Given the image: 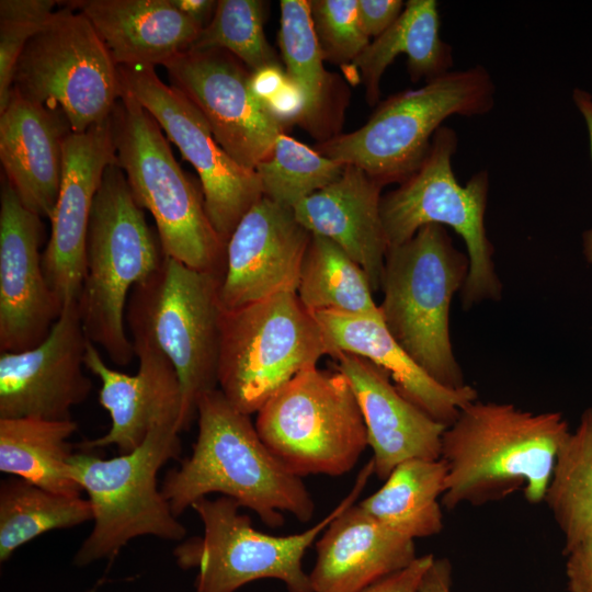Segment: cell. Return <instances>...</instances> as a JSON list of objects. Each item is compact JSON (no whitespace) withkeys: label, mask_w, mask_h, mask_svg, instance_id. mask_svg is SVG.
Listing matches in <instances>:
<instances>
[{"label":"cell","mask_w":592,"mask_h":592,"mask_svg":"<svg viewBox=\"0 0 592 592\" xmlns=\"http://www.w3.org/2000/svg\"><path fill=\"white\" fill-rule=\"evenodd\" d=\"M196 419L192 454L168 471L160 487L177 517L195 501L221 493L272 528L283 525L282 512L311 520L316 504L303 478L271 453L249 415L218 388L201 396Z\"/></svg>","instance_id":"cell-1"},{"label":"cell","mask_w":592,"mask_h":592,"mask_svg":"<svg viewBox=\"0 0 592 592\" xmlns=\"http://www.w3.org/2000/svg\"><path fill=\"white\" fill-rule=\"evenodd\" d=\"M569 433L560 412L470 402L442 435L440 458L446 466V481L441 504L447 510L478 505L520 488L528 502L545 501Z\"/></svg>","instance_id":"cell-2"},{"label":"cell","mask_w":592,"mask_h":592,"mask_svg":"<svg viewBox=\"0 0 592 592\" xmlns=\"http://www.w3.org/2000/svg\"><path fill=\"white\" fill-rule=\"evenodd\" d=\"M221 280L164 255L127 301L125 321L134 349L161 353L177 372L182 399L179 432L196 419L201 396L218 388Z\"/></svg>","instance_id":"cell-3"},{"label":"cell","mask_w":592,"mask_h":592,"mask_svg":"<svg viewBox=\"0 0 592 592\" xmlns=\"http://www.w3.org/2000/svg\"><path fill=\"white\" fill-rule=\"evenodd\" d=\"M469 272L467 253L455 248L444 226L421 227L406 242L389 247L380 281L382 319L398 344L437 383L465 387L453 352L449 308Z\"/></svg>","instance_id":"cell-4"},{"label":"cell","mask_w":592,"mask_h":592,"mask_svg":"<svg viewBox=\"0 0 592 592\" xmlns=\"http://www.w3.org/2000/svg\"><path fill=\"white\" fill-rule=\"evenodd\" d=\"M163 257L123 170L113 162L91 209L78 306L88 340L117 365L128 364L135 355L125 321L130 292L158 270Z\"/></svg>","instance_id":"cell-5"},{"label":"cell","mask_w":592,"mask_h":592,"mask_svg":"<svg viewBox=\"0 0 592 592\" xmlns=\"http://www.w3.org/2000/svg\"><path fill=\"white\" fill-rule=\"evenodd\" d=\"M494 95V82L483 66L451 70L421 88L390 95L362 127L321 141L316 150L361 168L384 186L400 184L423 163L444 121L488 114Z\"/></svg>","instance_id":"cell-6"},{"label":"cell","mask_w":592,"mask_h":592,"mask_svg":"<svg viewBox=\"0 0 592 592\" xmlns=\"http://www.w3.org/2000/svg\"><path fill=\"white\" fill-rule=\"evenodd\" d=\"M112 119L116 164L135 202L152 215L163 255L223 278L226 243L206 214L203 193L175 160L160 125L125 91Z\"/></svg>","instance_id":"cell-7"},{"label":"cell","mask_w":592,"mask_h":592,"mask_svg":"<svg viewBox=\"0 0 592 592\" xmlns=\"http://www.w3.org/2000/svg\"><path fill=\"white\" fill-rule=\"evenodd\" d=\"M179 433L175 424L157 425L137 448L110 459L72 453L70 476L87 492L93 512L92 531L78 548L73 565L112 559L139 536L175 542L185 536L157 480L159 469L181 454Z\"/></svg>","instance_id":"cell-8"},{"label":"cell","mask_w":592,"mask_h":592,"mask_svg":"<svg viewBox=\"0 0 592 592\" xmlns=\"http://www.w3.org/2000/svg\"><path fill=\"white\" fill-rule=\"evenodd\" d=\"M374 475L369 459L360 470L346 497L326 517L306 531L287 536H273L257 531L250 517L241 514L235 500L207 497L195 501L192 509L203 524V535L180 543L173 550L177 565L196 569L194 592H236L262 579L283 582L287 592H312L303 558L330 522L357 502Z\"/></svg>","instance_id":"cell-9"},{"label":"cell","mask_w":592,"mask_h":592,"mask_svg":"<svg viewBox=\"0 0 592 592\" xmlns=\"http://www.w3.org/2000/svg\"><path fill=\"white\" fill-rule=\"evenodd\" d=\"M457 144L456 132L442 126L420 168L397 189L382 195L380 216L389 247L406 242L430 224L448 226L462 237L469 272L459 293L463 309L468 310L485 300L498 301L502 284L485 227L489 174L480 170L460 185L452 167Z\"/></svg>","instance_id":"cell-10"},{"label":"cell","mask_w":592,"mask_h":592,"mask_svg":"<svg viewBox=\"0 0 592 592\" xmlns=\"http://www.w3.org/2000/svg\"><path fill=\"white\" fill-rule=\"evenodd\" d=\"M220 330L218 389L248 415L329 355L318 320L293 292L224 309Z\"/></svg>","instance_id":"cell-11"},{"label":"cell","mask_w":592,"mask_h":592,"mask_svg":"<svg viewBox=\"0 0 592 592\" xmlns=\"http://www.w3.org/2000/svg\"><path fill=\"white\" fill-rule=\"evenodd\" d=\"M255 429L293 474L342 476L368 446L353 388L344 374L316 367L284 385L257 412Z\"/></svg>","instance_id":"cell-12"},{"label":"cell","mask_w":592,"mask_h":592,"mask_svg":"<svg viewBox=\"0 0 592 592\" xmlns=\"http://www.w3.org/2000/svg\"><path fill=\"white\" fill-rule=\"evenodd\" d=\"M12 89L61 110L75 133L107 118L122 95L118 66L87 16L69 4L27 42Z\"/></svg>","instance_id":"cell-13"},{"label":"cell","mask_w":592,"mask_h":592,"mask_svg":"<svg viewBox=\"0 0 592 592\" xmlns=\"http://www.w3.org/2000/svg\"><path fill=\"white\" fill-rule=\"evenodd\" d=\"M118 75L122 91L151 114L198 173L206 214L227 244L241 218L264 197L255 170L240 166L223 149L202 112L180 90L163 83L153 67L118 66Z\"/></svg>","instance_id":"cell-14"},{"label":"cell","mask_w":592,"mask_h":592,"mask_svg":"<svg viewBox=\"0 0 592 592\" xmlns=\"http://www.w3.org/2000/svg\"><path fill=\"white\" fill-rule=\"evenodd\" d=\"M223 49H189L164 68L171 86L204 115L214 137L240 166L255 170L284 127L253 96L251 71Z\"/></svg>","instance_id":"cell-15"},{"label":"cell","mask_w":592,"mask_h":592,"mask_svg":"<svg viewBox=\"0 0 592 592\" xmlns=\"http://www.w3.org/2000/svg\"><path fill=\"white\" fill-rule=\"evenodd\" d=\"M88 342L78 300H71L38 345L1 352L0 419L70 420L71 408L92 389L83 373Z\"/></svg>","instance_id":"cell-16"},{"label":"cell","mask_w":592,"mask_h":592,"mask_svg":"<svg viewBox=\"0 0 592 592\" xmlns=\"http://www.w3.org/2000/svg\"><path fill=\"white\" fill-rule=\"evenodd\" d=\"M41 219L22 204L4 180L0 194L1 352H20L38 345L64 308L44 273Z\"/></svg>","instance_id":"cell-17"},{"label":"cell","mask_w":592,"mask_h":592,"mask_svg":"<svg viewBox=\"0 0 592 592\" xmlns=\"http://www.w3.org/2000/svg\"><path fill=\"white\" fill-rule=\"evenodd\" d=\"M113 162L112 114L83 133L71 132L65 141L59 196L42 253L46 280L62 306L80 296L91 209L104 171Z\"/></svg>","instance_id":"cell-18"},{"label":"cell","mask_w":592,"mask_h":592,"mask_svg":"<svg viewBox=\"0 0 592 592\" xmlns=\"http://www.w3.org/2000/svg\"><path fill=\"white\" fill-rule=\"evenodd\" d=\"M310 237L292 208L265 196L259 201L226 244L223 308L234 310L280 293H296Z\"/></svg>","instance_id":"cell-19"},{"label":"cell","mask_w":592,"mask_h":592,"mask_svg":"<svg viewBox=\"0 0 592 592\" xmlns=\"http://www.w3.org/2000/svg\"><path fill=\"white\" fill-rule=\"evenodd\" d=\"M134 352L139 367L129 375L106 365L96 345L88 342L84 366L101 382L99 402L109 412L111 426L104 435L82 442V448L115 446L119 454H126L137 448L155 426L178 428L182 399L174 367L155 350L137 348Z\"/></svg>","instance_id":"cell-20"},{"label":"cell","mask_w":592,"mask_h":592,"mask_svg":"<svg viewBox=\"0 0 592 592\" xmlns=\"http://www.w3.org/2000/svg\"><path fill=\"white\" fill-rule=\"evenodd\" d=\"M332 357L358 401L375 476L385 480L396 466L408 459L440 458L446 426L405 398L389 374L376 364L343 352Z\"/></svg>","instance_id":"cell-21"},{"label":"cell","mask_w":592,"mask_h":592,"mask_svg":"<svg viewBox=\"0 0 592 592\" xmlns=\"http://www.w3.org/2000/svg\"><path fill=\"white\" fill-rule=\"evenodd\" d=\"M72 132L65 113L12 89L0 113V160L22 204L52 218L61 185L64 146Z\"/></svg>","instance_id":"cell-22"},{"label":"cell","mask_w":592,"mask_h":592,"mask_svg":"<svg viewBox=\"0 0 592 592\" xmlns=\"http://www.w3.org/2000/svg\"><path fill=\"white\" fill-rule=\"evenodd\" d=\"M316 543L312 592H358L409 567L414 540L387 528L358 502L339 513Z\"/></svg>","instance_id":"cell-23"},{"label":"cell","mask_w":592,"mask_h":592,"mask_svg":"<svg viewBox=\"0 0 592 592\" xmlns=\"http://www.w3.org/2000/svg\"><path fill=\"white\" fill-rule=\"evenodd\" d=\"M383 187L361 168L345 164L338 180L293 207L304 228L333 241L363 269L374 292L380 289L389 248L380 216Z\"/></svg>","instance_id":"cell-24"},{"label":"cell","mask_w":592,"mask_h":592,"mask_svg":"<svg viewBox=\"0 0 592 592\" xmlns=\"http://www.w3.org/2000/svg\"><path fill=\"white\" fill-rule=\"evenodd\" d=\"M329 355L343 352L364 357L386 371L398 391L428 415L449 426L460 410L478 399L470 385L447 388L433 379L394 339L382 317L333 311L314 314Z\"/></svg>","instance_id":"cell-25"},{"label":"cell","mask_w":592,"mask_h":592,"mask_svg":"<svg viewBox=\"0 0 592 592\" xmlns=\"http://www.w3.org/2000/svg\"><path fill=\"white\" fill-rule=\"evenodd\" d=\"M69 3L91 22L117 66H166L189 50L202 31L172 0Z\"/></svg>","instance_id":"cell-26"},{"label":"cell","mask_w":592,"mask_h":592,"mask_svg":"<svg viewBox=\"0 0 592 592\" xmlns=\"http://www.w3.org/2000/svg\"><path fill=\"white\" fill-rule=\"evenodd\" d=\"M399 54L407 56L408 73L413 82H428L451 71L453 48L440 35L436 1H407L396 22L371 41L349 67L352 72H360L368 104L378 101L380 79Z\"/></svg>","instance_id":"cell-27"},{"label":"cell","mask_w":592,"mask_h":592,"mask_svg":"<svg viewBox=\"0 0 592 592\" xmlns=\"http://www.w3.org/2000/svg\"><path fill=\"white\" fill-rule=\"evenodd\" d=\"M77 429L72 419H0V470L55 493L80 496L69 471L68 439Z\"/></svg>","instance_id":"cell-28"},{"label":"cell","mask_w":592,"mask_h":592,"mask_svg":"<svg viewBox=\"0 0 592 592\" xmlns=\"http://www.w3.org/2000/svg\"><path fill=\"white\" fill-rule=\"evenodd\" d=\"M373 494L358 502L374 520L413 540L443 528L439 499L445 490L446 466L439 459L402 462Z\"/></svg>","instance_id":"cell-29"},{"label":"cell","mask_w":592,"mask_h":592,"mask_svg":"<svg viewBox=\"0 0 592 592\" xmlns=\"http://www.w3.org/2000/svg\"><path fill=\"white\" fill-rule=\"evenodd\" d=\"M278 46L287 77L306 99L300 126L314 137L328 140L329 116L333 114V79L323 66L310 13V1L282 0Z\"/></svg>","instance_id":"cell-30"},{"label":"cell","mask_w":592,"mask_h":592,"mask_svg":"<svg viewBox=\"0 0 592 592\" xmlns=\"http://www.w3.org/2000/svg\"><path fill=\"white\" fill-rule=\"evenodd\" d=\"M373 293L355 261L330 239L311 234L296 292L307 310L382 317Z\"/></svg>","instance_id":"cell-31"},{"label":"cell","mask_w":592,"mask_h":592,"mask_svg":"<svg viewBox=\"0 0 592 592\" xmlns=\"http://www.w3.org/2000/svg\"><path fill=\"white\" fill-rule=\"evenodd\" d=\"M92 520L88 499L55 493L18 477L1 480L0 562L37 536Z\"/></svg>","instance_id":"cell-32"},{"label":"cell","mask_w":592,"mask_h":592,"mask_svg":"<svg viewBox=\"0 0 592 592\" xmlns=\"http://www.w3.org/2000/svg\"><path fill=\"white\" fill-rule=\"evenodd\" d=\"M545 502L563 534V553L592 533V408L563 442Z\"/></svg>","instance_id":"cell-33"},{"label":"cell","mask_w":592,"mask_h":592,"mask_svg":"<svg viewBox=\"0 0 592 592\" xmlns=\"http://www.w3.org/2000/svg\"><path fill=\"white\" fill-rule=\"evenodd\" d=\"M344 168V163L325 157L284 133L255 172L263 195L293 209L304 198L338 180Z\"/></svg>","instance_id":"cell-34"},{"label":"cell","mask_w":592,"mask_h":592,"mask_svg":"<svg viewBox=\"0 0 592 592\" xmlns=\"http://www.w3.org/2000/svg\"><path fill=\"white\" fill-rule=\"evenodd\" d=\"M266 2L219 0L212 21L190 49H223L243 62L250 71L282 65L264 34Z\"/></svg>","instance_id":"cell-35"},{"label":"cell","mask_w":592,"mask_h":592,"mask_svg":"<svg viewBox=\"0 0 592 592\" xmlns=\"http://www.w3.org/2000/svg\"><path fill=\"white\" fill-rule=\"evenodd\" d=\"M55 0L0 1V113L8 105L16 62L27 42L44 26Z\"/></svg>","instance_id":"cell-36"},{"label":"cell","mask_w":592,"mask_h":592,"mask_svg":"<svg viewBox=\"0 0 592 592\" xmlns=\"http://www.w3.org/2000/svg\"><path fill=\"white\" fill-rule=\"evenodd\" d=\"M357 0H314L310 13L325 60L350 67L369 44L358 18Z\"/></svg>","instance_id":"cell-37"},{"label":"cell","mask_w":592,"mask_h":592,"mask_svg":"<svg viewBox=\"0 0 592 592\" xmlns=\"http://www.w3.org/2000/svg\"><path fill=\"white\" fill-rule=\"evenodd\" d=\"M358 18L364 33L378 37L400 16L405 8L401 0H357Z\"/></svg>","instance_id":"cell-38"},{"label":"cell","mask_w":592,"mask_h":592,"mask_svg":"<svg viewBox=\"0 0 592 592\" xmlns=\"http://www.w3.org/2000/svg\"><path fill=\"white\" fill-rule=\"evenodd\" d=\"M265 111L284 128L300 124L306 99L300 88L288 77L277 93L263 104Z\"/></svg>","instance_id":"cell-39"},{"label":"cell","mask_w":592,"mask_h":592,"mask_svg":"<svg viewBox=\"0 0 592 592\" xmlns=\"http://www.w3.org/2000/svg\"><path fill=\"white\" fill-rule=\"evenodd\" d=\"M565 555L569 592H592V533Z\"/></svg>","instance_id":"cell-40"},{"label":"cell","mask_w":592,"mask_h":592,"mask_svg":"<svg viewBox=\"0 0 592 592\" xmlns=\"http://www.w3.org/2000/svg\"><path fill=\"white\" fill-rule=\"evenodd\" d=\"M433 558L432 554L420 556L406 569L384 578L358 592H418L421 578Z\"/></svg>","instance_id":"cell-41"},{"label":"cell","mask_w":592,"mask_h":592,"mask_svg":"<svg viewBox=\"0 0 592 592\" xmlns=\"http://www.w3.org/2000/svg\"><path fill=\"white\" fill-rule=\"evenodd\" d=\"M287 75L282 65H274L251 71L249 88L253 96L263 105L283 87Z\"/></svg>","instance_id":"cell-42"},{"label":"cell","mask_w":592,"mask_h":592,"mask_svg":"<svg viewBox=\"0 0 592 592\" xmlns=\"http://www.w3.org/2000/svg\"><path fill=\"white\" fill-rule=\"evenodd\" d=\"M418 592H452V565L447 558H433L421 578Z\"/></svg>","instance_id":"cell-43"},{"label":"cell","mask_w":592,"mask_h":592,"mask_svg":"<svg viewBox=\"0 0 592 592\" xmlns=\"http://www.w3.org/2000/svg\"><path fill=\"white\" fill-rule=\"evenodd\" d=\"M572 101L584 119L592 159V94L581 88H576L572 91ZM582 252L585 261L592 264V227L583 232Z\"/></svg>","instance_id":"cell-44"},{"label":"cell","mask_w":592,"mask_h":592,"mask_svg":"<svg viewBox=\"0 0 592 592\" xmlns=\"http://www.w3.org/2000/svg\"><path fill=\"white\" fill-rule=\"evenodd\" d=\"M175 7L191 18L197 25L206 27L212 21L217 1L213 0H172Z\"/></svg>","instance_id":"cell-45"},{"label":"cell","mask_w":592,"mask_h":592,"mask_svg":"<svg viewBox=\"0 0 592 592\" xmlns=\"http://www.w3.org/2000/svg\"><path fill=\"white\" fill-rule=\"evenodd\" d=\"M86 592H96V590L95 589H90V590H88Z\"/></svg>","instance_id":"cell-46"}]
</instances>
